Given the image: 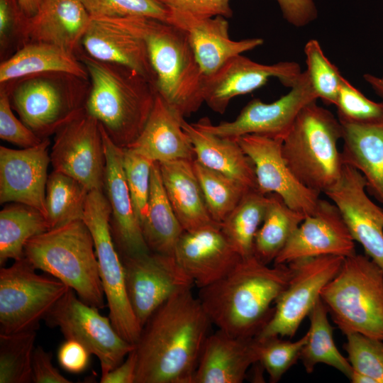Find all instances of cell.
Masks as SVG:
<instances>
[{"label": "cell", "instance_id": "1", "mask_svg": "<svg viewBox=\"0 0 383 383\" xmlns=\"http://www.w3.org/2000/svg\"><path fill=\"white\" fill-rule=\"evenodd\" d=\"M192 289L172 296L143 326L135 383H193L211 322Z\"/></svg>", "mask_w": 383, "mask_h": 383}, {"label": "cell", "instance_id": "2", "mask_svg": "<svg viewBox=\"0 0 383 383\" xmlns=\"http://www.w3.org/2000/svg\"><path fill=\"white\" fill-rule=\"evenodd\" d=\"M292 274L289 264L270 267L254 255L242 257L224 277L199 289L200 300L211 323L236 337H256L273 315L272 303Z\"/></svg>", "mask_w": 383, "mask_h": 383}, {"label": "cell", "instance_id": "3", "mask_svg": "<svg viewBox=\"0 0 383 383\" xmlns=\"http://www.w3.org/2000/svg\"><path fill=\"white\" fill-rule=\"evenodd\" d=\"M76 55L91 84L86 112L99 121L116 145L127 148L148 121L157 94L155 86L137 71L96 60L81 48Z\"/></svg>", "mask_w": 383, "mask_h": 383}, {"label": "cell", "instance_id": "4", "mask_svg": "<svg viewBox=\"0 0 383 383\" xmlns=\"http://www.w3.org/2000/svg\"><path fill=\"white\" fill-rule=\"evenodd\" d=\"M143 39L155 74L157 92L187 117L204 103V74L187 33L170 23L148 17L111 18Z\"/></svg>", "mask_w": 383, "mask_h": 383}, {"label": "cell", "instance_id": "5", "mask_svg": "<svg viewBox=\"0 0 383 383\" xmlns=\"http://www.w3.org/2000/svg\"><path fill=\"white\" fill-rule=\"evenodd\" d=\"M24 257L35 270L72 289L88 305L99 309L105 306L94 240L83 220L31 238L25 245Z\"/></svg>", "mask_w": 383, "mask_h": 383}, {"label": "cell", "instance_id": "6", "mask_svg": "<svg viewBox=\"0 0 383 383\" xmlns=\"http://www.w3.org/2000/svg\"><path fill=\"white\" fill-rule=\"evenodd\" d=\"M342 136L338 118L316 100L300 111L282 147L284 161L299 182L320 194L338 181L344 166L337 145Z\"/></svg>", "mask_w": 383, "mask_h": 383}, {"label": "cell", "instance_id": "7", "mask_svg": "<svg viewBox=\"0 0 383 383\" xmlns=\"http://www.w3.org/2000/svg\"><path fill=\"white\" fill-rule=\"evenodd\" d=\"M320 296L343 334L383 340V270L368 256L345 257Z\"/></svg>", "mask_w": 383, "mask_h": 383}, {"label": "cell", "instance_id": "8", "mask_svg": "<svg viewBox=\"0 0 383 383\" xmlns=\"http://www.w3.org/2000/svg\"><path fill=\"white\" fill-rule=\"evenodd\" d=\"M4 84L12 109L22 122L44 139L83 110L89 94V79L52 72L28 75Z\"/></svg>", "mask_w": 383, "mask_h": 383}, {"label": "cell", "instance_id": "9", "mask_svg": "<svg viewBox=\"0 0 383 383\" xmlns=\"http://www.w3.org/2000/svg\"><path fill=\"white\" fill-rule=\"evenodd\" d=\"M111 206L104 191H90L82 220L94 240L99 276L109 309V318L117 333L135 345L142 328L127 295L123 263L111 232Z\"/></svg>", "mask_w": 383, "mask_h": 383}, {"label": "cell", "instance_id": "10", "mask_svg": "<svg viewBox=\"0 0 383 383\" xmlns=\"http://www.w3.org/2000/svg\"><path fill=\"white\" fill-rule=\"evenodd\" d=\"M25 257L0 269V333L36 331L70 288L60 280L38 274Z\"/></svg>", "mask_w": 383, "mask_h": 383}, {"label": "cell", "instance_id": "11", "mask_svg": "<svg viewBox=\"0 0 383 383\" xmlns=\"http://www.w3.org/2000/svg\"><path fill=\"white\" fill-rule=\"evenodd\" d=\"M98 310L77 297L69 288L44 320L48 326L59 328L65 339L79 342L95 355L103 374L120 365L135 346L124 340L109 318L101 316Z\"/></svg>", "mask_w": 383, "mask_h": 383}, {"label": "cell", "instance_id": "12", "mask_svg": "<svg viewBox=\"0 0 383 383\" xmlns=\"http://www.w3.org/2000/svg\"><path fill=\"white\" fill-rule=\"evenodd\" d=\"M344 259L339 255H322L289 263L292 268L289 284L276 299L270 320L255 338H293Z\"/></svg>", "mask_w": 383, "mask_h": 383}, {"label": "cell", "instance_id": "13", "mask_svg": "<svg viewBox=\"0 0 383 383\" xmlns=\"http://www.w3.org/2000/svg\"><path fill=\"white\" fill-rule=\"evenodd\" d=\"M290 89L287 94L272 103H265L260 99H252L232 121L214 125L205 117L193 125L221 137L238 138L247 134H256L284 140L300 111L307 104L318 99L306 70Z\"/></svg>", "mask_w": 383, "mask_h": 383}, {"label": "cell", "instance_id": "14", "mask_svg": "<svg viewBox=\"0 0 383 383\" xmlns=\"http://www.w3.org/2000/svg\"><path fill=\"white\" fill-rule=\"evenodd\" d=\"M50 157L54 171L74 178L89 191H104L106 155L101 127L85 109L55 133Z\"/></svg>", "mask_w": 383, "mask_h": 383}, {"label": "cell", "instance_id": "15", "mask_svg": "<svg viewBox=\"0 0 383 383\" xmlns=\"http://www.w3.org/2000/svg\"><path fill=\"white\" fill-rule=\"evenodd\" d=\"M121 258L127 295L141 328L161 304L194 284L172 255L150 252Z\"/></svg>", "mask_w": 383, "mask_h": 383}, {"label": "cell", "instance_id": "16", "mask_svg": "<svg viewBox=\"0 0 383 383\" xmlns=\"http://www.w3.org/2000/svg\"><path fill=\"white\" fill-rule=\"evenodd\" d=\"M236 140L254 164L260 192L277 194L306 217L315 213L320 194L303 185L293 174L282 155V139L247 134Z\"/></svg>", "mask_w": 383, "mask_h": 383}, {"label": "cell", "instance_id": "17", "mask_svg": "<svg viewBox=\"0 0 383 383\" xmlns=\"http://www.w3.org/2000/svg\"><path fill=\"white\" fill-rule=\"evenodd\" d=\"M366 189L364 176L344 165L338 181L324 194L339 209L353 240L383 270V209L370 199Z\"/></svg>", "mask_w": 383, "mask_h": 383}, {"label": "cell", "instance_id": "18", "mask_svg": "<svg viewBox=\"0 0 383 383\" xmlns=\"http://www.w3.org/2000/svg\"><path fill=\"white\" fill-rule=\"evenodd\" d=\"M301 72L295 62L263 65L238 55L213 74L204 77V101L212 111L222 114L232 99L260 88L269 79L277 78L284 86L291 88Z\"/></svg>", "mask_w": 383, "mask_h": 383}, {"label": "cell", "instance_id": "19", "mask_svg": "<svg viewBox=\"0 0 383 383\" xmlns=\"http://www.w3.org/2000/svg\"><path fill=\"white\" fill-rule=\"evenodd\" d=\"M355 253V240L339 209L332 201L320 199L315 213L304 218L274 264H289L322 255L346 257Z\"/></svg>", "mask_w": 383, "mask_h": 383}, {"label": "cell", "instance_id": "20", "mask_svg": "<svg viewBox=\"0 0 383 383\" xmlns=\"http://www.w3.org/2000/svg\"><path fill=\"white\" fill-rule=\"evenodd\" d=\"M48 138L20 150L0 147V203L22 204L45 218V190L50 163Z\"/></svg>", "mask_w": 383, "mask_h": 383}, {"label": "cell", "instance_id": "21", "mask_svg": "<svg viewBox=\"0 0 383 383\" xmlns=\"http://www.w3.org/2000/svg\"><path fill=\"white\" fill-rule=\"evenodd\" d=\"M173 256L199 289L224 277L242 258L218 223L184 231Z\"/></svg>", "mask_w": 383, "mask_h": 383}, {"label": "cell", "instance_id": "22", "mask_svg": "<svg viewBox=\"0 0 383 383\" xmlns=\"http://www.w3.org/2000/svg\"><path fill=\"white\" fill-rule=\"evenodd\" d=\"M106 155L104 189L111 209L110 227L121 257L150 252L134 210L123 164V148L116 145L102 128Z\"/></svg>", "mask_w": 383, "mask_h": 383}, {"label": "cell", "instance_id": "23", "mask_svg": "<svg viewBox=\"0 0 383 383\" xmlns=\"http://www.w3.org/2000/svg\"><path fill=\"white\" fill-rule=\"evenodd\" d=\"M169 23L187 34L196 61L204 77L215 73L227 61L264 43L260 38L233 40L229 37L226 18H200L170 11Z\"/></svg>", "mask_w": 383, "mask_h": 383}, {"label": "cell", "instance_id": "24", "mask_svg": "<svg viewBox=\"0 0 383 383\" xmlns=\"http://www.w3.org/2000/svg\"><path fill=\"white\" fill-rule=\"evenodd\" d=\"M80 48L96 60L137 71L155 86L156 77L145 43L113 18L91 17Z\"/></svg>", "mask_w": 383, "mask_h": 383}, {"label": "cell", "instance_id": "25", "mask_svg": "<svg viewBox=\"0 0 383 383\" xmlns=\"http://www.w3.org/2000/svg\"><path fill=\"white\" fill-rule=\"evenodd\" d=\"M257 362L255 338L236 337L218 329L204 342L193 383H241Z\"/></svg>", "mask_w": 383, "mask_h": 383}, {"label": "cell", "instance_id": "26", "mask_svg": "<svg viewBox=\"0 0 383 383\" xmlns=\"http://www.w3.org/2000/svg\"><path fill=\"white\" fill-rule=\"evenodd\" d=\"M182 118L157 92L143 131L127 148L152 162L194 160L193 145L182 127Z\"/></svg>", "mask_w": 383, "mask_h": 383}, {"label": "cell", "instance_id": "27", "mask_svg": "<svg viewBox=\"0 0 383 383\" xmlns=\"http://www.w3.org/2000/svg\"><path fill=\"white\" fill-rule=\"evenodd\" d=\"M91 16L82 0H41L28 18L29 42L57 45L76 53Z\"/></svg>", "mask_w": 383, "mask_h": 383}, {"label": "cell", "instance_id": "28", "mask_svg": "<svg viewBox=\"0 0 383 383\" xmlns=\"http://www.w3.org/2000/svg\"><path fill=\"white\" fill-rule=\"evenodd\" d=\"M193 161L158 162L167 198L180 224L187 231L216 223L208 211Z\"/></svg>", "mask_w": 383, "mask_h": 383}, {"label": "cell", "instance_id": "29", "mask_svg": "<svg viewBox=\"0 0 383 383\" xmlns=\"http://www.w3.org/2000/svg\"><path fill=\"white\" fill-rule=\"evenodd\" d=\"M181 124L193 145L195 160L252 189H257L255 167L236 138L218 136L201 130L182 118Z\"/></svg>", "mask_w": 383, "mask_h": 383}, {"label": "cell", "instance_id": "30", "mask_svg": "<svg viewBox=\"0 0 383 383\" xmlns=\"http://www.w3.org/2000/svg\"><path fill=\"white\" fill-rule=\"evenodd\" d=\"M340 122L343 163L357 170L365 178L367 188L383 204V126Z\"/></svg>", "mask_w": 383, "mask_h": 383}, {"label": "cell", "instance_id": "31", "mask_svg": "<svg viewBox=\"0 0 383 383\" xmlns=\"http://www.w3.org/2000/svg\"><path fill=\"white\" fill-rule=\"evenodd\" d=\"M52 72H66L89 78L85 67L76 53L55 45L31 42L1 62L0 83Z\"/></svg>", "mask_w": 383, "mask_h": 383}, {"label": "cell", "instance_id": "32", "mask_svg": "<svg viewBox=\"0 0 383 383\" xmlns=\"http://www.w3.org/2000/svg\"><path fill=\"white\" fill-rule=\"evenodd\" d=\"M141 228L150 252L172 256L184 231L166 194L157 162L152 167L148 209Z\"/></svg>", "mask_w": 383, "mask_h": 383}, {"label": "cell", "instance_id": "33", "mask_svg": "<svg viewBox=\"0 0 383 383\" xmlns=\"http://www.w3.org/2000/svg\"><path fill=\"white\" fill-rule=\"evenodd\" d=\"M267 195L268 204L255 236L253 254L260 261L269 265L274 261L306 216L288 206L277 194Z\"/></svg>", "mask_w": 383, "mask_h": 383}, {"label": "cell", "instance_id": "34", "mask_svg": "<svg viewBox=\"0 0 383 383\" xmlns=\"http://www.w3.org/2000/svg\"><path fill=\"white\" fill-rule=\"evenodd\" d=\"M328 311L320 299L308 317L310 326L307 341L299 356L307 373L313 372L318 364H326L343 373L348 379L353 371L348 358L338 350L333 339V328L328 318Z\"/></svg>", "mask_w": 383, "mask_h": 383}, {"label": "cell", "instance_id": "35", "mask_svg": "<svg viewBox=\"0 0 383 383\" xmlns=\"http://www.w3.org/2000/svg\"><path fill=\"white\" fill-rule=\"evenodd\" d=\"M49 230L45 216L22 204H11L0 212V265L24 257V247L31 238Z\"/></svg>", "mask_w": 383, "mask_h": 383}, {"label": "cell", "instance_id": "36", "mask_svg": "<svg viewBox=\"0 0 383 383\" xmlns=\"http://www.w3.org/2000/svg\"><path fill=\"white\" fill-rule=\"evenodd\" d=\"M89 190L74 178L52 171L45 190V219L49 229L82 220Z\"/></svg>", "mask_w": 383, "mask_h": 383}, {"label": "cell", "instance_id": "37", "mask_svg": "<svg viewBox=\"0 0 383 383\" xmlns=\"http://www.w3.org/2000/svg\"><path fill=\"white\" fill-rule=\"evenodd\" d=\"M267 204V195L252 189L221 223L225 235L241 257L254 255L255 236L263 221Z\"/></svg>", "mask_w": 383, "mask_h": 383}, {"label": "cell", "instance_id": "38", "mask_svg": "<svg viewBox=\"0 0 383 383\" xmlns=\"http://www.w3.org/2000/svg\"><path fill=\"white\" fill-rule=\"evenodd\" d=\"M193 166L209 214L215 222L221 224L252 189L204 166L196 160L193 161Z\"/></svg>", "mask_w": 383, "mask_h": 383}, {"label": "cell", "instance_id": "39", "mask_svg": "<svg viewBox=\"0 0 383 383\" xmlns=\"http://www.w3.org/2000/svg\"><path fill=\"white\" fill-rule=\"evenodd\" d=\"M35 331L0 333V383L32 382Z\"/></svg>", "mask_w": 383, "mask_h": 383}, {"label": "cell", "instance_id": "40", "mask_svg": "<svg viewBox=\"0 0 383 383\" xmlns=\"http://www.w3.org/2000/svg\"><path fill=\"white\" fill-rule=\"evenodd\" d=\"M307 338V333L295 341L284 340L279 336L255 338L257 362L267 372L270 382H279L299 360Z\"/></svg>", "mask_w": 383, "mask_h": 383}, {"label": "cell", "instance_id": "41", "mask_svg": "<svg viewBox=\"0 0 383 383\" xmlns=\"http://www.w3.org/2000/svg\"><path fill=\"white\" fill-rule=\"evenodd\" d=\"M304 53L306 71L318 99L327 104L335 105L343 77L326 57L318 40H309L304 47Z\"/></svg>", "mask_w": 383, "mask_h": 383}, {"label": "cell", "instance_id": "42", "mask_svg": "<svg viewBox=\"0 0 383 383\" xmlns=\"http://www.w3.org/2000/svg\"><path fill=\"white\" fill-rule=\"evenodd\" d=\"M338 118L359 125L383 126V101L377 103L343 77L337 102Z\"/></svg>", "mask_w": 383, "mask_h": 383}, {"label": "cell", "instance_id": "43", "mask_svg": "<svg viewBox=\"0 0 383 383\" xmlns=\"http://www.w3.org/2000/svg\"><path fill=\"white\" fill-rule=\"evenodd\" d=\"M91 17H148L168 22L170 11L158 0H82Z\"/></svg>", "mask_w": 383, "mask_h": 383}, {"label": "cell", "instance_id": "44", "mask_svg": "<svg viewBox=\"0 0 383 383\" xmlns=\"http://www.w3.org/2000/svg\"><path fill=\"white\" fill-rule=\"evenodd\" d=\"M154 162L128 148H123L125 176L140 225L148 212L151 172Z\"/></svg>", "mask_w": 383, "mask_h": 383}, {"label": "cell", "instance_id": "45", "mask_svg": "<svg viewBox=\"0 0 383 383\" xmlns=\"http://www.w3.org/2000/svg\"><path fill=\"white\" fill-rule=\"evenodd\" d=\"M345 336L344 349L352 368L369 376L376 383H383V340L360 333Z\"/></svg>", "mask_w": 383, "mask_h": 383}, {"label": "cell", "instance_id": "46", "mask_svg": "<svg viewBox=\"0 0 383 383\" xmlns=\"http://www.w3.org/2000/svg\"><path fill=\"white\" fill-rule=\"evenodd\" d=\"M28 18L18 0H0L1 62L28 43Z\"/></svg>", "mask_w": 383, "mask_h": 383}, {"label": "cell", "instance_id": "47", "mask_svg": "<svg viewBox=\"0 0 383 383\" xmlns=\"http://www.w3.org/2000/svg\"><path fill=\"white\" fill-rule=\"evenodd\" d=\"M11 105L6 87L0 84V138L23 148L35 146L43 141L17 118Z\"/></svg>", "mask_w": 383, "mask_h": 383}, {"label": "cell", "instance_id": "48", "mask_svg": "<svg viewBox=\"0 0 383 383\" xmlns=\"http://www.w3.org/2000/svg\"><path fill=\"white\" fill-rule=\"evenodd\" d=\"M170 11H177L200 18L221 16L231 18V0H158Z\"/></svg>", "mask_w": 383, "mask_h": 383}, {"label": "cell", "instance_id": "49", "mask_svg": "<svg viewBox=\"0 0 383 383\" xmlns=\"http://www.w3.org/2000/svg\"><path fill=\"white\" fill-rule=\"evenodd\" d=\"M91 353L79 342L66 339L57 352L60 366L66 371L78 374L88 366Z\"/></svg>", "mask_w": 383, "mask_h": 383}, {"label": "cell", "instance_id": "50", "mask_svg": "<svg viewBox=\"0 0 383 383\" xmlns=\"http://www.w3.org/2000/svg\"><path fill=\"white\" fill-rule=\"evenodd\" d=\"M52 355L41 346L34 349L32 360V382L34 383H70L52 365Z\"/></svg>", "mask_w": 383, "mask_h": 383}, {"label": "cell", "instance_id": "51", "mask_svg": "<svg viewBox=\"0 0 383 383\" xmlns=\"http://www.w3.org/2000/svg\"><path fill=\"white\" fill-rule=\"evenodd\" d=\"M284 18L295 27H303L318 16L313 0H277Z\"/></svg>", "mask_w": 383, "mask_h": 383}, {"label": "cell", "instance_id": "52", "mask_svg": "<svg viewBox=\"0 0 383 383\" xmlns=\"http://www.w3.org/2000/svg\"><path fill=\"white\" fill-rule=\"evenodd\" d=\"M137 355L135 349L114 369L101 374V383H135Z\"/></svg>", "mask_w": 383, "mask_h": 383}, {"label": "cell", "instance_id": "53", "mask_svg": "<svg viewBox=\"0 0 383 383\" xmlns=\"http://www.w3.org/2000/svg\"><path fill=\"white\" fill-rule=\"evenodd\" d=\"M365 80L370 85L375 94L383 101V79L371 74H365L363 76Z\"/></svg>", "mask_w": 383, "mask_h": 383}, {"label": "cell", "instance_id": "54", "mask_svg": "<svg viewBox=\"0 0 383 383\" xmlns=\"http://www.w3.org/2000/svg\"><path fill=\"white\" fill-rule=\"evenodd\" d=\"M41 0H18L19 4L28 17L34 16L38 10Z\"/></svg>", "mask_w": 383, "mask_h": 383}, {"label": "cell", "instance_id": "55", "mask_svg": "<svg viewBox=\"0 0 383 383\" xmlns=\"http://www.w3.org/2000/svg\"><path fill=\"white\" fill-rule=\"evenodd\" d=\"M349 379L352 383H376L375 381L369 376L353 369Z\"/></svg>", "mask_w": 383, "mask_h": 383}, {"label": "cell", "instance_id": "56", "mask_svg": "<svg viewBox=\"0 0 383 383\" xmlns=\"http://www.w3.org/2000/svg\"><path fill=\"white\" fill-rule=\"evenodd\" d=\"M381 78H382V79H383V76H382V77H381Z\"/></svg>", "mask_w": 383, "mask_h": 383}]
</instances>
